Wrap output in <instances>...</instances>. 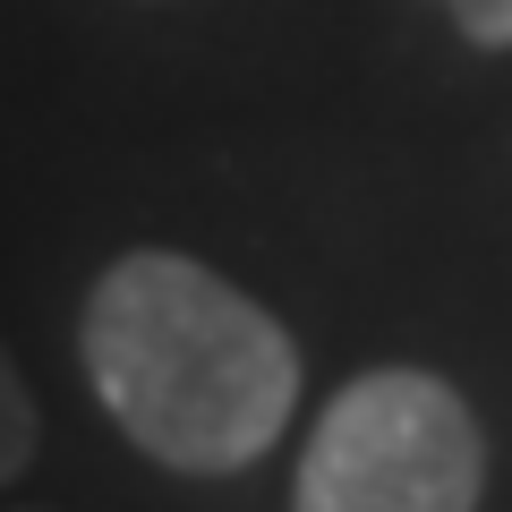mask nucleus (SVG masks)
I'll return each instance as SVG.
<instances>
[{
    "label": "nucleus",
    "mask_w": 512,
    "mask_h": 512,
    "mask_svg": "<svg viewBox=\"0 0 512 512\" xmlns=\"http://www.w3.org/2000/svg\"><path fill=\"white\" fill-rule=\"evenodd\" d=\"M461 26V43H478V52H512V0H444Z\"/></svg>",
    "instance_id": "4"
},
{
    "label": "nucleus",
    "mask_w": 512,
    "mask_h": 512,
    "mask_svg": "<svg viewBox=\"0 0 512 512\" xmlns=\"http://www.w3.org/2000/svg\"><path fill=\"white\" fill-rule=\"evenodd\" d=\"M35 444H43V410H35V393H26L18 359L0 350V487L18 470H35Z\"/></svg>",
    "instance_id": "3"
},
{
    "label": "nucleus",
    "mask_w": 512,
    "mask_h": 512,
    "mask_svg": "<svg viewBox=\"0 0 512 512\" xmlns=\"http://www.w3.org/2000/svg\"><path fill=\"white\" fill-rule=\"evenodd\" d=\"M487 427L436 367H367L325 402L291 512H478Z\"/></svg>",
    "instance_id": "2"
},
{
    "label": "nucleus",
    "mask_w": 512,
    "mask_h": 512,
    "mask_svg": "<svg viewBox=\"0 0 512 512\" xmlns=\"http://www.w3.org/2000/svg\"><path fill=\"white\" fill-rule=\"evenodd\" d=\"M77 359L128 444L180 478H231L299 410V342L205 256L128 248L77 308Z\"/></svg>",
    "instance_id": "1"
}]
</instances>
